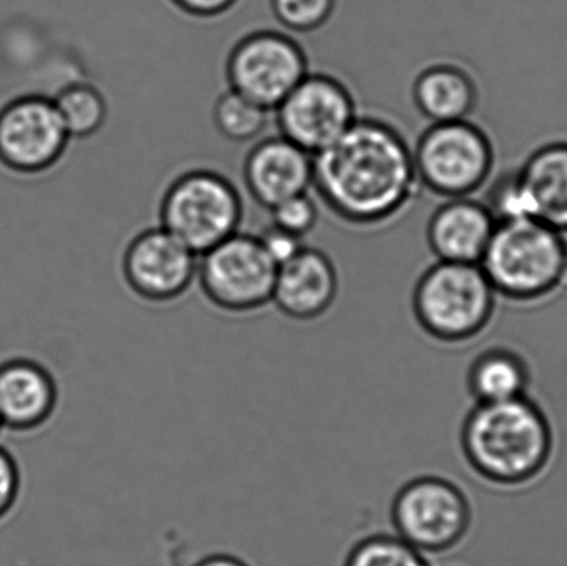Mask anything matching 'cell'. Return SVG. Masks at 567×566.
<instances>
[{
	"label": "cell",
	"instance_id": "cell-22",
	"mask_svg": "<svg viewBox=\"0 0 567 566\" xmlns=\"http://www.w3.org/2000/svg\"><path fill=\"white\" fill-rule=\"evenodd\" d=\"M343 566H432L422 552L396 535H370L357 542Z\"/></svg>",
	"mask_w": 567,
	"mask_h": 566
},
{
	"label": "cell",
	"instance_id": "cell-5",
	"mask_svg": "<svg viewBox=\"0 0 567 566\" xmlns=\"http://www.w3.org/2000/svg\"><path fill=\"white\" fill-rule=\"evenodd\" d=\"M243 219L241 192L215 168L185 169L159 196L158 225L198 256L241 231Z\"/></svg>",
	"mask_w": 567,
	"mask_h": 566
},
{
	"label": "cell",
	"instance_id": "cell-27",
	"mask_svg": "<svg viewBox=\"0 0 567 566\" xmlns=\"http://www.w3.org/2000/svg\"><path fill=\"white\" fill-rule=\"evenodd\" d=\"M169 2L195 19H216L235 9L239 0H169Z\"/></svg>",
	"mask_w": 567,
	"mask_h": 566
},
{
	"label": "cell",
	"instance_id": "cell-17",
	"mask_svg": "<svg viewBox=\"0 0 567 566\" xmlns=\"http://www.w3.org/2000/svg\"><path fill=\"white\" fill-rule=\"evenodd\" d=\"M513 172L525 218L539 219L567 235V138L536 146Z\"/></svg>",
	"mask_w": 567,
	"mask_h": 566
},
{
	"label": "cell",
	"instance_id": "cell-6",
	"mask_svg": "<svg viewBox=\"0 0 567 566\" xmlns=\"http://www.w3.org/2000/svg\"><path fill=\"white\" fill-rule=\"evenodd\" d=\"M422 189L443 199L476 196L496 168L495 140L472 119L430 123L413 145Z\"/></svg>",
	"mask_w": 567,
	"mask_h": 566
},
{
	"label": "cell",
	"instance_id": "cell-1",
	"mask_svg": "<svg viewBox=\"0 0 567 566\" xmlns=\"http://www.w3.org/2000/svg\"><path fill=\"white\" fill-rule=\"evenodd\" d=\"M312 189L327 212L349 228H383L422 189L413 145L390 120L359 115L339 140L313 155Z\"/></svg>",
	"mask_w": 567,
	"mask_h": 566
},
{
	"label": "cell",
	"instance_id": "cell-2",
	"mask_svg": "<svg viewBox=\"0 0 567 566\" xmlns=\"http://www.w3.org/2000/svg\"><path fill=\"white\" fill-rule=\"evenodd\" d=\"M462 449L470 467L485 481L502 487L525 485L551 461V424L526 395L478 404L463 424Z\"/></svg>",
	"mask_w": 567,
	"mask_h": 566
},
{
	"label": "cell",
	"instance_id": "cell-26",
	"mask_svg": "<svg viewBox=\"0 0 567 566\" xmlns=\"http://www.w3.org/2000/svg\"><path fill=\"white\" fill-rule=\"evenodd\" d=\"M266 255L271 258L276 266L286 265L290 259L296 258L302 251L306 241L286 229L276 225H269L261 235H258Z\"/></svg>",
	"mask_w": 567,
	"mask_h": 566
},
{
	"label": "cell",
	"instance_id": "cell-23",
	"mask_svg": "<svg viewBox=\"0 0 567 566\" xmlns=\"http://www.w3.org/2000/svg\"><path fill=\"white\" fill-rule=\"evenodd\" d=\"M337 0H271L272 16L284 32L312 33L336 12Z\"/></svg>",
	"mask_w": 567,
	"mask_h": 566
},
{
	"label": "cell",
	"instance_id": "cell-29",
	"mask_svg": "<svg viewBox=\"0 0 567 566\" xmlns=\"http://www.w3.org/2000/svg\"><path fill=\"white\" fill-rule=\"evenodd\" d=\"M0 432H2V428H0Z\"/></svg>",
	"mask_w": 567,
	"mask_h": 566
},
{
	"label": "cell",
	"instance_id": "cell-14",
	"mask_svg": "<svg viewBox=\"0 0 567 566\" xmlns=\"http://www.w3.org/2000/svg\"><path fill=\"white\" fill-rule=\"evenodd\" d=\"M312 179L313 155L279 133L256 142L243 163L246 192L268 212L292 196L310 193Z\"/></svg>",
	"mask_w": 567,
	"mask_h": 566
},
{
	"label": "cell",
	"instance_id": "cell-11",
	"mask_svg": "<svg viewBox=\"0 0 567 566\" xmlns=\"http://www.w3.org/2000/svg\"><path fill=\"white\" fill-rule=\"evenodd\" d=\"M199 256L162 226L136 233L122 256V275L136 298L166 305L195 285Z\"/></svg>",
	"mask_w": 567,
	"mask_h": 566
},
{
	"label": "cell",
	"instance_id": "cell-25",
	"mask_svg": "<svg viewBox=\"0 0 567 566\" xmlns=\"http://www.w3.org/2000/svg\"><path fill=\"white\" fill-rule=\"evenodd\" d=\"M22 497V472L9 449L0 444V525L6 524Z\"/></svg>",
	"mask_w": 567,
	"mask_h": 566
},
{
	"label": "cell",
	"instance_id": "cell-19",
	"mask_svg": "<svg viewBox=\"0 0 567 566\" xmlns=\"http://www.w3.org/2000/svg\"><path fill=\"white\" fill-rule=\"evenodd\" d=\"M468 384L478 404L513 401L526 395L528 366L522 356L509 349H489L473 362Z\"/></svg>",
	"mask_w": 567,
	"mask_h": 566
},
{
	"label": "cell",
	"instance_id": "cell-3",
	"mask_svg": "<svg viewBox=\"0 0 567 566\" xmlns=\"http://www.w3.org/2000/svg\"><path fill=\"white\" fill-rule=\"evenodd\" d=\"M480 266L499 299L555 298L567 289V235L539 219L499 222Z\"/></svg>",
	"mask_w": 567,
	"mask_h": 566
},
{
	"label": "cell",
	"instance_id": "cell-16",
	"mask_svg": "<svg viewBox=\"0 0 567 566\" xmlns=\"http://www.w3.org/2000/svg\"><path fill=\"white\" fill-rule=\"evenodd\" d=\"M496 225L482 198L443 199L426 223V243L436 261L480 265Z\"/></svg>",
	"mask_w": 567,
	"mask_h": 566
},
{
	"label": "cell",
	"instance_id": "cell-15",
	"mask_svg": "<svg viewBox=\"0 0 567 566\" xmlns=\"http://www.w3.org/2000/svg\"><path fill=\"white\" fill-rule=\"evenodd\" d=\"M339 288L333 259L306 245L296 258L279 266L271 305L293 321H316L336 305Z\"/></svg>",
	"mask_w": 567,
	"mask_h": 566
},
{
	"label": "cell",
	"instance_id": "cell-20",
	"mask_svg": "<svg viewBox=\"0 0 567 566\" xmlns=\"http://www.w3.org/2000/svg\"><path fill=\"white\" fill-rule=\"evenodd\" d=\"M70 138L96 135L109 119L105 96L90 83H73L52 99Z\"/></svg>",
	"mask_w": 567,
	"mask_h": 566
},
{
	"label": "cell",
	"instance_id": "cell-13",
	"mask_svg": "<svg viewBox=\"0 0 567 566\" xmlns=\"http://www.w3.org/2000/svg\"><path fill=\"white\" fill-rule=\"evenodd\" d=\"M60 389L55 375L35 359L0 362V428L12 434H35L55 418Z\"/></svg>",
	"mask_w": 567,
	"mask_h": 566
},
{
	"label": "cell",
	"instance_id": "cell-8",
	"mask_svg": "<svg viewBox=\"0 0 567 566\" xmlns=\"http://www.w3.org/2000/svg\"><path fill=\"white\" fill-rule=\"evenodd\" d=\"M395 535L426 554L455 548L468 534L472 507L462 488L442 477H416L406 482L390 508Z\"/></svg>",
	"mask_w": 567,
	"mask_h": 566
},
{
	"label": "cell",
	"instance_id": "cell-9",
	"mask_svg": "<svg viewBox=\"0 0 567 566\" xmlns=\"http://www.w3.org/2000/svg\"><path fill=\"white\" fill-rule=\"evenodd\" d=\"M309 72L306 50L284 30L246 33L236 40L225 63L228 89L271 112Z\"/></svg>",
	"mask_w": 567,
	"mask_h": 566
},
{
	"label": "cell",
	"instance_id": "cell-10",
	"mask_svg": "<svg viewBox=\"0 0 567 566\" xmlns=\"http://www.w3.org/2000/svg\"><path fill=\"white\" fill-rule=\"evenodd\" d=\"M272 112L279 135L310 155L332 145L360 115L350 86L326 72L307 73Z\"/></svg>",
	"mask_w": 567,
	"mask_h": 566
},
{
	"label": "cell",
	"instance_id": "cell-4",
	"mask_svg": "<svg viewBox=\"0 0 567 566\" xmlns=\"http://www.w3.org/2000/svg\"><path fill=\"white\" fill-rule=\"evenodd\" d=\"M498 299L482 266L435 261L413 286V318L435 341L458 344L488 328Z\"/></svg>",
	"mask_w": 567,
	"mask_h": 566
},
{
	"label": "cell",
	"instance_id": "cell-28",
	"mask_svg": "<svg viewBox=\"0 0 567 566\" xmlns=\"http://www.w3.org/2000/svg\"><path fill=\"white\" fill-rule=\"evenodd\" d=\"M193 566H251L246 564L243 558L236 557L231 554H212L208 557L202 558Z\"/></svg>",
	"mask_w": 567,
	"mask_h": 566
},
{
	"label": "cell",
	"instance_id": "cell-24",
	"mask_svg": "<svg viewBox=\"0 0 567 566\" xmlns=\"http://www.w3.org/2000/svg\"><path fill=\"white\" fill-rule=\"evenodd\" d=\"M272 225L306 239L319 225L320 209L310 193L292 196L271 209Z\"/></svg>",
	"mask_w": 567,
	"mask_h": 566
},
{
	"label": "cell",
	"instance_id": "cell-18",
	"mask_svg": "<svg viewBox=\"0 0 567 566\" xmlns=\"http://www.w3.org/2000/svg\"><path fill=\"white\" fill-rule=\"evenodd\" d=\"M412 102L429 123L468 120L478 109V80L463 63L436 60L416 72Z\"/></svg>",
	"mask_w": 567,
	"mask_h": 566
},
{
	"label": "cell",
	"instance_id": "cell-7",
	"mask_svg": "<svg viewBox=\"0 0 567 566\" xmlns=\"http://www.w3.org/2000/svg\"><path fill=\"white\" fill-rule=\"evenodd\" d=\"M276 275L258 235L238 231L199 255L196 281L213 308L248 315L271 305Z\"/></svg>",
	"mask_w": 567,
	"mask_h": 566
},
{
	"label": "cell",
	"instance_id": "cell-21",
	"mask_svg": "<svg viewBox=\"0 0 567 566\" xmlns=\"http://www.w3.org/2000/svg\"><path fill=\"white\" fill-rule=\"evenodd\" d=\"M271 110L252 102L248 96L226 89L213 106L216 132L231 143H249L265 133Z\"/></svg>",
	"mask_w": 567,
	"mask_h": 566
},
{
	"label": "cell",
	"instance_id": "cell-12",
	"mask_svg": "<svg viewBox=\"0 0 567 566\" xmlns=\"http://www.w3.org/2000/svg\"><path fill=\"white\" fill-rule=\"evenodd\" d=\"M52 99L29 95L0 110V162L17 173L52 168L70 142Z\"/></svg>",
	"mask_w": 567,
	"mask_h": 566
}]
</instances>
